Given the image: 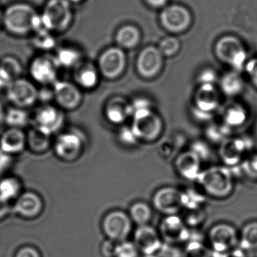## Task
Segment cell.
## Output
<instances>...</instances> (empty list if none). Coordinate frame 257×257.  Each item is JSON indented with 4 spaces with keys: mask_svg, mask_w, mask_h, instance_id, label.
Listing matches in <instances>:
<instances>
[{
    "mask_svg": "<svg viewBox=\"0 0 257 257\" xmlns=\"http://www.w3.org/2000/svg\"><path fill=\"white\" fill-rule=\"evenodd\" d=\"M192 18L184 7L178 5L167 7L161 15V22L165 29L174 33L184 31L189 28Z\"/></svg>",
    "mask_w": 257,
    "mask_h": 257,
    "instance_id": "obj_20",
    "label": "cell"
},
{
    "mask_svg": "<svg viewBox=\"0 0 257 257\" xmlns=\"http://www.w3.org/2000/svg\"><path fill=\"white\" fill-rule=\"evenodd\" d=\"M131 127L138 141L147 144L157 141L165 129L163 120L152 107L135 111Z\"/></svg>",
    "mask_w": 257,
    "mask_h": 257,
    "instance_id": "obj_5",
    "label": "cell"
},
{
    "mask_svg": "<svg viewBox=\"0 0 257 257\" xmlns=\"http://www.w3.org/2000/svg\"><path fill=\"white\" fill-rule=\"evenodd\" d=\"M100 76L97 65L85 59L73 70V82L82 91H91L97 88Z\"/></svg>",
    "mask_w": 257,
    "mask_h": 257,
    "instance_id": "obj_21",
    "label": "cell"
},
{
    "mask_svg": "<svg viewBox=\"0 0 257 257\" xmlns=\"http://www.w3.org/2000/svg\"><path fill=\"white\" fill-rule=\"evenodd\" d=\"M162 67V55L159 49L148 47L144 49L138 61V69L141 76L153 78L160 71Z\"/></svg>",
    "mask_w": 257,
    "mask_h": 257,
    "instance_id": "obj_23",
    "label": "cell"
},
{
    "mask_svg": "<svg viewBox=\"0 0 257 257\" xmlns=\"http://www.w3.org/2000/svg\"><path fill=\"white\" fill-rule=\"evenodd\" d=\"M237 167L243 176L250 180H257V153H250Z\"/></svg>",
    "mask_w": 257,
    "mask_h": 257,
    "instance_id": "obj_39",
    "label": "cell"
},
{
    "mask_svg": "<svg viewBox=\"0 0 257 257\" xmlns=\"http://www.w3.org/2000/svg\"><path fill=\"white\" fill-rule=\"evenodd\" d=\"M133 242L144 257L156 253L164 244L159 230L150 225L138 226L134 231Z\"/></svg>",
    "mask_w": 257,
    "mask_h": 257,
    "instance_id": "obj_17",
    "label": "cell"
},
{
    "mask_svg": "<svg viewBox=\"0 0 257 257\" xmlns=\"http://www.w3.org/2000/svg\"><path fill=\"white\" fill-rule=\"evenodd\" d=\"M3 12L4 10L0 7V28H3Z\"/></svg>",
    "mask_w": 257,
    "mask_h": 257,
    "instance_id": "obj_56",
    "label": "cell"
},
{
    "mask_svg": "<svg viewBox=\"0 0 257 257\" xmlns=\"http://www.w3.org/2000/svg\"><path fill=\"white\" fill-rule=\"evenodd\" d=\"M219 103V97L213 85H201L195 97L193 114L199 121H208L211 119Z\"/></svg>",
    "mask_w": 257,
    "mask_h": 257,
    "instance_id": "obj_18",
    "label": "cell"
},
{
    "mask_svg": "<svg viewBox=\"0 0 257 257\" xmlns=\"http://www.w3.org/2000/svg\"><path fill=\"white\" fill-rule=\"evenodd\" d=\"M246 255L247 257H257V249L246 252Z\"/></svg>",
    "mask_w": 257,
    "mask_h": 257,
    "instance_id": "obj_54",
    "label": "cell"
},
{
    "mask_svg": "<svg viewBox=\"0 0 257 257\" xmlns=\"http://www.w3.org/2000/svg\"><path fill=\"white\" fill-rule=\"evenodd\" d=\"M241 43L234 37H225L216 44V55L221 61L229 64L234 55L243 49Z\"/></svg>",
    "mask_w": 257,
    "mask_h": 257,
    "instance_id": "obj_32",
    "label": "cell"
},
{
    "mask_svg": "<svg viewBox=\"0 0 257 257\" xmlns=\"http://www.w3.org/2000/svg\"><path fill=\"white\" fill-rule=\"evenodd\" d=\"M243 81L237 73L225 75L221 82L222 91L230 97L240 94L243 90Z\"/></svg>",
    "mask_w": 257,
    "mask_h": 257,
    "instance_id": "obj_37",
    "label": "cell"
},
{
    "mask_svg": "<svg viewBox=\"0 0 257 257\" xmlns=\"http://www.w3.org/2000/svg\"><path fill=\"white\" fill-rule=\"evenodd\" d=\"M86 135L77 128L60 132L53 141L55 156L66 163H73L80 159L87 147Z\"/></svg>",
    "mask_w": 257,
    "mask_h": 257,
    "instance_id": "obj_4",
    "label": "cell"
},
{
    "mask_svg": "<svg viewBox=\"0 0 257 257\" xmlns=\"http://www.w3.org/2000/svg\"><path fill=\"white\" fill-rule=\"evenodd\" d=\"M52 87L54 102L64 112L76 110L82 104L83 92L74 82L58 79Z\"/></svg>",
    "mask_w": 257,
    "mask_h": 257,
    "instance_id": "obj_12",
    "label": "cell"
},
{
    "mask_svg": "<svg viewBox=\"0 0 257 257\" xmlns=\"http://www.w3.org/2000/svg\"><path fill=\"white\" fill-rule=\"evenodd\" d=\"M158 230L164 243L167 244L178 246L190 239V229L179 214L165 216Z\"/></svg>",
    "mask_w": 257,
    "mask_h": 257,
    "instance_id": "obj_14",
    "label": "cell"
},
{
    "mask_svg": "<svg viewBox=\"0 0 257 257\" xmlns=\"http://www.w3.org/2000/svg\"><path fill=\"white\" fill-rule=\"evenodd\" d=\"M14 164V156H10L0 150V177L8 174Z\"/></svg>",
    "mask_w": 257,
    "mask_h": 257,
    "instance_id": "obj_44",
    "label": "cell"
},
{
    "mask_svg": "<svg viewBox=\"0 0 257 257\" xmlns=\"http://www.w3.org/2000/svg\"><path fill=\"white\" fill-rule=\"evenodd\" d=\"M65 123L64 111L53 103L40 105L31 115V126L51 137L62 132Z\"/></svg>",
    "mask_w": 257,
    "mask_h": 257,
    "instance_id": "obj_6",
    "label": "cell"
},
{
    "mask_svg": "<svg viewBox=\"0 0 257 257\" xmlns=\"http://www.w3.org/2000/svg\"><path fill=\"white\" fill-rule=\"evenodd\" d=\"M42 27L40 13L28 3L10 4L3 12V28L13 37L31 36Z\"/></svg>",
    "mask_w": 257,
    "mask_h": 257,
    "instance_id": "obj_1",
    "label": "cell"
},
{
    "mask_svg": "<svg viewBox=\"0 0 257 257\" xmlns=\"http://www.w3.org/2000/svg\"><path fill=\"white\" fill-rule=\"evenodd\" d=\"M180 49V43L177 39L168 37L161 42L159 50L162 55L171 56L175 55Z\"/></svg>",
    "mask_w": 257,
    "mask_h": 257,
    "instance_id": "obj_42",
    "label": "cell"
},
{
    "mask_svg": "<svg viewBox=\"0 0 257 257\" xmlns=\"http://www.w3.org/2000/svg\"><path fill=\"white\" fill-rule=\"evenodd\" d=\"M128 214L133 223L138 226L150 225L153 216V207L148 203L137 201L131 206Z\"/></svg>",
    "mask_w": 257,
    "mask_h": 257,
    "instance_id": "obj_33",
    "label": "cell"
},
{
    "mask_svg": "<svg viewBox=\"0 0 257 257\" xmlns=\"http://www.w3.org/2000/svg\"><path fill=\"white\" fill-rule=\"evenodd\" d=\"M182 219L189 228H196L206 220L207 213L204 207L185 208L182 210Z\"/></svg>",
    "mask_w": 257,
    "mask_h": 257,
    "instance_id": "obj_36",
    "label": "cell"
},
{
    "mask_svg": "<svg viewBox=\"0 0 257 257\" xmlns=\"http://www.w3.org/2000/svg\"><path fill=\"white\" fill-rule=\"evenodd\" d=\"M23 65L19 58L13 55H7L0 59V91L16 79L22 77Z\"/></svg>",
    "mask_w": 257,
    "mask_h": 257,
    "instance_id": "obj_25",
    "label": "cell"
},
{
    "mask_svg": "<svg viewBox=\"0 0 257 257\" xmlns=\"http://www.w3.org/2000/svg\"><path fill=\"white\" fill-rule=\"evenodd\" d=\"M56 34L42 27L37 30L31 37V43L34 49L42 52V53H51L52 50L57 49Z\"/></svg>",
    "mask_w": 257,
    "mask_h": 257,
    "instance_id": "obj_30",
    "label": "cell"
},
{
    "mask_svg": "<svg viewBox=\"0 0 257 257\" xmlns=\"http://www.w3.org/2000/svg\"><path fill=\"white\" fill-rule=\"evenodd\" d=\"M239 247L246 252L257 249V220L247 222L239 234Z\"/></svg>",
    "mask_w": 257,
    "mask_h": 257,
    "instance_id": "obj_34",
    "label": "cell"
},
{
    "mask_svg": "<svg viewBox=\"0 0 257 257\" xmlns=\"http://www.w3.org/2000/svg\"><path fill=\"white\" fill-rule=\"evenodd\" d=\"M152 204L165 216L179 214L183 209V191L173 186L160 188L153 195Z\"/></svg>",
    "mask_w": 257,
    "mask_h": 257,
    "instance_id": "obj_13",
    "label": "cell"
},
{
    "mask_svg": "<svg viewBox=\"0 0 257 257\" xmlns=\"http://www.w3.org/2000/svg\"><path fill=\"white\" fill-rule=\"evenodd\" d=\"M246 69L251 81L257 88V58L249 61L246 64Z\"/></svg>",
    "mask_w": 257,
    "mask_h": 257,
    "instance_id": "obj_49",
    "label": "cell"
},
{
    "mask_svg": "<svg viewBox=\"0 0 257 257\" xmlns=\"http://www.w3.org/2000/svg\"><path fill=\"white\" fill-rule=\"evenodd\" d=\"M196 182L207 196L216 199L228 198L234 190V175L226 166L215 165L202 170Z\"/></svg>",
    "mask_w": 257,
    "mask_h": 257,
    "instance_id": "obj_2",
    "label": "cell"
},
{
    "mask_svg": "<svg viewBox=\"0 0 257 257\" xmlns=\"http://www.w3.org/2000/svg\"><path fill=\"white\" fill-rule=\"evenodd\" d=\"M27 134V150L35 155H43L53 147L52 137L31 126Z\"/></svg>",
    "mask_w": 257,
    "mask_h": 257,
    "instance_id": "obj_27",
    "label": "cell"
},
{
    "mask_svg": "<svg viewBox=\"0 0 257 257\" xmlns=\"http://www.w3.org/2000/svg\"><path fill=\"white\" fill-rule=\"evenodd\" d=\"M12 106L28 109L38 102V88L31 79L21 77L12 82L5 90Z\"/></svg>",
    "mask_w": 257,
    "mask_h": 257,
    "instance_id": "obj_11",
    "label": "cell"
},
{
    "mask_svg": "<svg viewBox=\"0 0 257 257\" xmlns=\"http://www.w3.org/2000/svg\"><path fill=\"white\" fill-rule=\"evenodd\" d=\"M0 150L12 156L27 150V134L23 129L8 127L0 135Z\"/></svg>",
    "mask_w": 257,
    "mask_h": 257,
    "instance_id": "obj_22",
    "label": "cell"
},
{
    "mask_svg": "<svg viewBox=\"0 0 257 257\" xmlns=\"http://www.w3.org/2000/svg\"><path fill=\"white\" fill-rule=\"evenodd\" d=\"M117 138L121 145L127 147H135L140 142L134 133L132 127L126 126L125 124L120 126L119 130L117 134Z\"/></svg>",
    "mask_w": 257,
    "mask_h": 257,
    "instance_id": "obj_41",
    "label": "cell"
},
{
    "mask_svg": "<svg viewBox=\"0 0 257 257\" xmlns=\"http://www.w3.org/2000/svg\"><path fill=\"white\" fill-rule=\"evenodd\" d=\"M42 24L55 34L67 32L74 22L73 4L68 0H47L40 13Z\"/></svg>",
    "mask_w": 257,
    "mask_h": 257,
    "instance_id": "obj_3",
    "label": "cell"
},
{
    "mask_svg": "<svg viewBox=\"0 0 257 257\" xmlns=\"http://www.w3.org/2000/svg\"><path fill=\"white\" fill-rule=\"evenodd\" d=\"M183 250V257H212V250L200 240H188Z\"/></svg>",
    "mask_w": 257,
    "mask_h": 257,
    "instance_id": "obj_38",
    "label": "cell"
},
{
    "mask_svg": "<svg viewBox=\"0 0 257 257\" xmlns=\"http://www.w3.org/2000/svg\"><path fill=\"white\" fill-rule=\"evenodd\" d=\"M202 160L193 150L182 152L176 157L174 167L177 174L188 181H196L202 171Z\"/></svg>",
    "mask_w": 257,
    "mask_h": 257,
    "instance_id": "obj_19",
    "label": "cell"
},
{
    "mask_svg": "<svg viewBox=\"0 0 257 257\" xmlns=\"http://www.w3.org/2000/svg\"><path fill=\"white\" fill-rule=\"evenodd\" d=\"M216 79V73L210 70H205L199 76V82L201 85H213Z\"/></svg>",
    "mask_w": 257,
    "mask_h": 257,
    "instance_id": "obj_48",
    "label": "cell"
},
{
    "mask_svg": "<svg viewBox=\"0 0 257 257\" xmlns=\"http://www.w3.org/2000/svg\"><path fill=\"white\" fill-rule=\"evenodd\" d=\"M132 104L126 103L120 97L111 99L105 106V118L113 125H124L129 118H132Z\"/></svg>",
    "mask_w": 257,
    "mask_h": 257,
    "instance_id": "obj_24",
    "label": "cell"
},
{
    "mask_svg": "<svg viewBox=\"0 0 257 257\" xmlns=\"http://www.w3.org/2000/svg\"><path fill=\"white\" fill-rule=\"evenodd\" d=\"M117 242L106 238L104 241L102 242L100 246V253L103 257H114L115 249H116Z\"/></svg>",
    "mask_w": 257,
    "mask_h": 257,
    "instance_id": "obj_47",
    "label": "cell"
},
{
    "mask_svg": "<svg viewBox=\"0 0 257 257\" xmlns=\"http://www.w3.org/2000/svg\"><path fill=\"white\" fill-rule=\"evenodd\" d=\"M253 142L245 136L230 137L219 145V156L225 166L237 167L252 153Z\"/></svg>",
    "mask_w": 257,
    "mask_h": 257,
    "instance_id": "obj_9",
    "label": "cell"
},
{
    "mask_svg": "<svg viewBox=\"0 0 257 257\" xmlns=\"http://www.w3.org/2000/svg\"><path fill=\"white\" fill-rule=\"evenodd\" d=\"M14 257H43V255L35 246L25 245L16 250Z\"/></svg>",
    "mask_w": 257,
    "mask_h": 257,
    "instance_id": "obj_46",
    "label": "cell"
},
{
    "mask_svg": "<svg viewBox=\"0 0 257 257\" xmlns=\"http://www.w3.org/2000/svg\"><path fill=\"white\" fill-rule=\"evenodd\" d=\"M126 58L119 48H109L99 57L97 67L100 75L107 79H115L121 76L125 67Z\"/></svg>",
    "mask_w": 257,
    "mask_h": 257,
    "instance_id": "obj_16",
    "label": "cell"
},
{
    "mask_svg": "<svg viewBox=\"0 0 257 257\" xmlns=\"http://www.w3.org/2000/svg\"><path fill=\"white\" fill-rule=\"evenodd\" d=\"M60 70L61 68L52 52L37 55L29 64L31 80L41 86L53 85L59 79Z\"/></svg>",
    "mask_w": 257,
    "mask_h": 257,
    "instance_id": "obj_7",
    "label": "cell"
},
{
    "mask_svg": "<svg viewBox=\"0 0 257 257\" xmlns=\"http://www.w3.org/2000/svg\"><path fill=\"white\" fill-rule=\"evenodd\" d=\"M55 99L54 89L52 85H45L38 88V102L41 104H48L52 103Z\"/></svg>",
    "mask_w": 257,
    "mask_h": 257,
    "instance_id": "obj_45",
    "label": "cell"
},
{
    "mask_svg": "<svg viewBox=\"0 0 257 257\" xmlns=\"http://www.w3.org/2000/svg\"><path fill=\"white\" fill-rule=\"evenodd\" d=\"M12 212L19 217L33 220L41 216L45 203L41 195L34 191H25L13 201Z\"/></svg>",
    "mask_w": 257,
    "mask_h": 257,
    "instance_id": "obj_15",
    "label": "cell"
},
{
    "mask_svg": "<svg viewBox=\"0 0 257 257\" xmlns=\"http://www.w3.org/2000/svg\"><path fill=\"white\" fill-rule=\"evenodd\" d=\"M4 123L8 127L25 130L31 124V115L28 109L12 106L6 109Z\"/></svg>",
    "mask_w": 257,
    "mask_h": 257,
    "instance_id": "obj_31",
    "label": "cell"
},
{
    "mask_svg": "<svg viewBox=\"0 0 257 257\" xmlns=\"http://www.w3.org/2000/svg\"><path fill=\"white\" fill-rule=\"evenodd\" d=\"M249 114L246 108L240 105H233L225 109L221 122L231 132L241 129L247 122Z\"/></svg>",
    "mask_w": 257,
    "mask_h": 257,
    "instance_id": "obj_28",
    "label": "cell"
},
{
    "mask_svg": "<svg viewBox=\"0 0 257 257\" xmlns=\"http://www.w3.org/2000/svg\"><path fill=\"white\" fill-rule=\"evenodd\" d=\"M146 1L152 7L159 8V7H164L168 0H146Z\"/></svg>",
    "mask_w": 257,
    "mask_h": 257,
    "instance_id": "obj_52",
    "label": "cell"
},
{
    "mask_svg": "<svg viewBox=\"0 0 257 257\" xmlns=\"http://www.w3.org/2000/svg\"><path fill=\"white\" fill-rule=\"evenodd\" d=\"M221 257H247V255H246V251L243 250L238 246V247L232 249L230 252L224 254Z\"/></svg>",
    "mask_w": 257,
    "mask_h": 257,
    "instance_id": "obj_51",
    "label": "cell"
},
{
    "mask_svg": "<svg viewBox=\"0 0 257 257\" xmlns=\"http://www.w3.org/2000/svg\"><path fill=\"white\" fill-rule=\"evenodd\" d=\"M68 1L70 3V4L74 5V4H83V3H85L86 0H68Z\"/></svg>",
    "mask_w": 257,
    "mask_h": 257,
    "instance_id": "obj_55",
    "label": "cell"
},
{
    "mask_svg": "<svg viewBox=\"0 0 257 257\" xmlns=\"http://www.w3.org/2000/svg\"><path fill=\"white\" fill-rule=\"evenodd\" d=\"M22 180L16 176L7 175L0 177V198L10 203L22 193Z\"/></svg>",
    "mask_w": 257,
    "mask_h": 257,
    "instance_id": "obj_29",
    "label": "cell"
},
{
    "mask_svg": "<svg viewBox=\"0 0 257 257\" xmlns=\"http://www.w3.org/2000/svg\"><path fill=\"white\" fill-rule=\"evenodd\" d=\"M207 240L212 252L222 256L238 247L239 233L231 224L219 222L209 230Z\"/></svg>",
    "mask_w": 257,
    "mask_h": 257,
    "instance_id": "obj_10",
    "label": "cell"
},
{
    "mask_svg": "<svg viewBox=\"0 0 257 257\" xmlns=\"http://www.w3.org/2000/svg\"><path fill=\"white\" fill-rule=\"evenodd\" d=\"M6 108L4 107L2 102L0 101V124L4 122V118H5Z\"/></svg>",
    "mask_w": 257,
    "mask_h": 257,
    "instance_id": "obj_53",
    "label": "cell"
},
{
    "mask_svg": "<svg viewBox=\"0 0 257 257\" xmlns=\"http://www.w3.org/2000/svg\"><path fill=\"white\" fill-rule=\"evenodd\" d=\"M12 212V205L10 203L0 198V222L8 217Z\"/></svg>",
    "mask_w": 257,
    "mask_h": 257,
    "instance_id": "obj_50",
    "label": "cell"
},
{
    "mask_svg": "<svg viewBox=\"0 0 257 257\" xmlns=\"http://www.w3.org/2000/svg\"><path fill=\"white\" fill-rule=\"evenodd\" d=\"M133 222L128 213L121 210H112L103 216L101 229L106 238L119 243L128 239L133 231Z\"/></svg>",
    "mask_w": 257,
    "mask_h": 257,
    "instance_id": "obj_8",
    "label": "cell"
},
{
    "mask_svg": "<svg viewBox=\"0 0 257 257\" xmlns=\"http://www.w3.org/2000/svg\"><path fill=\"white\" fill-rule=\"evenodd\" d=\"M141 34L135 27L124 26L117 32L115 40L118 46L125 49L135 47L140 42Z\"/></svg>",
    "mask_w": 257,
    "mask_h": 257,
    "instance_id": "obj_35",
    "label": "cell"
},
{
    "mask_svg": "<svg viewBox=\"0 0 257 257\" xmlns=\"http://www.w3.org/2000/svg\"><path fill=\"white\" fill-rule=\"evenodd\" d=\"M54 55L60 68L67 70H73L85 59L82 49L70 44L57 48Z\"/></svg>",
    "mask_w": 257,
    "mask_h": 257,
    "instance_id": "obj_26",
    "label": "cell"
},
{
    "mask_svg": "<svg viewBox=\"0 0 257 257\" xmlns=\"http://www.w3.org/2000/svg\"><path fill=\"white\" fill-rule=\"evenodd\" d=\"M141 252L133 241L127 240L117 243L114 257H141Z\"/></svg>",
    "mask_w": 257,
    "mask_h": 257,
    "instance_id": "obj_40",
    "label": "cell"
},
{
    "mask_svg": "<svg viewBox=\"0 0 257 257\" xmlns=\"http://www.w3.org/2000/svg\"><path fill=\"white\" fill-rule=\"evenodd\" d=\"M147 257H183V250H180L177 246L164 243L156 253Z\"/></svg>",
    "mask_w": 257,
    "mask_h": 257,
    "instance_id": "obj_43",
    "label": "cell"
}]
</instances>
